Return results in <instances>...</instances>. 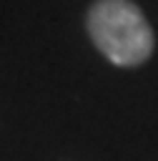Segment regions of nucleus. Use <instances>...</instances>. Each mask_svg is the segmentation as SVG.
I'll return each mask as SVG.
<instances>
[{
	"mask_svg": "<svg viewBox=\"0 0 158 161\" xmlns=\"http://www.w3.org/2000/svg\"><path fill=\"white\" fill-rule=\"evenodd\" d=\"M88 33L115 65H138L153 53V30L130 0H98L88 13Z\"/></svg>",
	"mask_w": 158,
	"mask_h": 161,
	"instance_id": "obj_1",
	"label": "nucleus"
}]
</instances>
